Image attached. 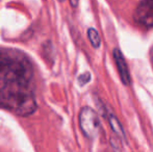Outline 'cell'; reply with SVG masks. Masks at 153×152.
<instances>
[{
	"label": "cell",
	"mask_w": 153,
	"mask_h": 152,
	"mask_svg": "<svg viewBox=\"0 0 153 152\" xmlns=\"http://www.w3.org/2000/svg\"><path fill=\"white\" fill-rule=\"evenodd\" d=\"M31 61L21 50L0 47V108L28 117L38 108Z\"/></svg>",
	"instance_id": "cell-1"
},
{
	"label": "cell",
	"mask_w": 153,
	"mask_h": 152,
	"mask_svg": "<svg viewBox=\"0 0 153 152\" xmlns=\"http://www.w3.org/2000/svg\"><path fill=\"white\" fill-rule=\"evenodd\" d=\"M79 126L88 139H95L100 130V122L96 112L89 106L81 108L79 113Z\"/></svg>",
	"instance_id": "cell-2"
},
{
	"label": "cell",
	"mask_w": 153,
	"mask_h": 152,
	"mask_svg": "<svg viewBox=\"0 0 153 152\" xmlns=\"http://www.w3.org/2000/svg\"><path fill=\"white\" fill-rule=\"evenodd\" d=\"M134 21L143 27H153V0H142L133 15Z\"/></svg>",
	"instance_id": "cell-3"
},
{
	"label": "cell",
	"mask_w": 153,
	"mask_h": 152,
	"mask_svg": "<svg viewBox=\"0 0 153 152\" xmlns=\"http://www.w3.org/2000/svg\"><path fill=\"white\" fill-rule=\"evenodd\" d=\"M114 57H115L116 65L118 67V72L120 74L122 82L124 85H128L130 83V74H129L128 66H127L126 61H125L122 52L118 48L114 49Z\"/></svg>",
	"instance_id": "cell-4"
},
{
	"label": "cell",
	"mask_w": 153,
	"mask_h": 152,
	"mask_svg": "<svg viewBox=\"0 0 153 152\" xmlns=\"http://www.w3.org/2000/svg\"><path fill=\"white\" fill-rule=\"evenodd\" d=\"M108 122H109V125H111V129H113V131L115 132L118 136H120V138H125V132H124V130H123L121 123H120L119 120L117 119V117L114 114H111V113H108Z\"/></svg>",
	"instance_id": "cell-5"
},
{
	"label": "cell",
	"mask_w": 153,
	"mask_h": 152,
	"mask_svg": "<svg viewBox=\"0 0 153 152\" xmlns=\"http://www.w3.org/2000/svg\"><path fill=\"white\" fill-rule=\"evenodd\" d=\"M88 37H89V40L91 42L92 46L95 47V48H98L101 44V40H100V36H99L98 31L95 28H89L88 30Z\"/></svg>",
	"instance_id": "cell-6"
},
{
	"label": "cell",
	"mask_w": 153,
	"mask_h": 152,
	"mask_svg": "<svg viewBox=\"0 0 153 152\" xmlns=\"http://www.w3.org/2000/svg\"><path fill=\"white\" fill-rule=\"evenodd\" d=\"M90 80H91V74H90L89 72H87V73L82 74V75H80L78 77V83L81 85V87L87 85Z\"/></svg>",
	"instance_id": "cell-7"
},
{
	"label": "cell",
	"mask_w": 153,
	"mask_h": 152,
	"mask_svg": "<svg viewBox=\"0 0 153 152\" xmlns=\"http://www.w3.org/2000/svg\"><path fill=\"white\" fill-rule=\"evenodd\" d=\"M71 1V4H72V6H77V4H78V0H70Z\"/></svg>",
	"instance_id": "cell-8"
},
{
	"label": "cell",
	"mask_w": 153,
	"mask_h": 152,
	"mask_svg": "<svg viewBox=\"0 0 153 152\" xmlns=\"http://www.w3.org/2000/svg\"><path fill=\"white\" fill-rule=\"evenodd\" d=\"M151 61H152V66H153V48L151 50Z\"/></svg>",
	"instance_id": "cell-9"
},
{
	"label": "cell",
	"mask_w": 153,
	"mask_h": 152,
	"mask_svg": "<svg viewBox=\"0 0 153 152\" xmlns=\"http://www.w3.org/2000/svg\"><path fill=\"white\" fill-rule=\"evenodd\" d=\"M59 1H61V2H62V1H65V0H59Z\"/></svg>",
	"instance_id": "cell-10"
}]
</instances>
